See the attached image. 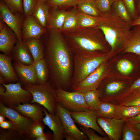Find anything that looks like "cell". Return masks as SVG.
Instances as JSON below:
<instances>
[{"label": "cell", "mask_w": 140, "mask_h": 140, "mask_svg": "<svg viewBox=\"0 0 140 140\" xmlns=\"http://www.w3.org/2000/svg\"><path fill=\"white\" fill-rule=\"evenodd\" d=\"M51 31L44 58L54 84L63 89L71 84L74 53L62 33Z\"/></svg>", "instance_id": "1"}, {"label": "cell", "mask_w": 140, "mask_h": 140, "mask_svg": "<svg viewBox=\"0 0 140 140\" xmlns=\"http://www.w3.org/2000/svg\"><path fill=\"white\" fill-rule=\"evenodd\" d=\"M74 54L82 52H100L106 50V40L98 27L79 28L62 33Z\"/></svg>", "instance_id": "2"}, {"label": "cell", "mask_w": 140, "mask_h": 140, "mask_svg": "<svg viewBox=\"0 0 140 140\" xmlns=\"http://www.w3.org/2000/svg\"><path fill=\"white\" fill-rule=\"evenodd\" d=\"M130 23L120 18L111 10L102 13L98 27L102 31L111 51L122 45L124 48L132 28Z\"/></svg>", "instance_id": "3"}, {"label": "cell", "mask_w": 140, "mask_h": 140, "mask_svg": "<svg viewBox=\"0 0 140 140\" xmlns=\"http://www.w3.org/2000/svg\"><path fill=\"white\" fill-rule=\"evenodd\" d=\"M100 52H82L74 54L73 70L71 85L74 90L78 85L105 60Z\"/></svg>", "instance_id": "4"}, {"label": "cell", "mask_w": 140, "mask_h": 140, "mask_svg": "<svg viewBox=\"0 0 140 140\" xmlns=\"http://www.w3.org/2000/svg\"><path fill=\"white\" fill-rule=\"evenodd\" d=\"M25 89L31 94L32 103H36L43 106L50 113L56 114L57 102L55 89L47 81L38 85H25Z\"/></svg>", "instance_id": "5"}, {"label": "cell", "mask_w": 140, "mask_h": 140, "mask_svg": "<svg viewBox=\"0 0 140 140\" xmlns=\"http://www.w3.org/2000/svg\"><path fill=\"white\" fill-rule=\"evenodd\" d=\"M2 85L6 90L0 93V102L8 107L13 108L19 104L29 103L32 99L31 93L23 88L19 82Z\"/></svg>", "instance_id": "6"}, {"label": "cell", "mask_w": 140, "mask_h": 140, "mask_svg": "<svg viewBox=\"0 0 140 140\" xmlns=\"http://www.w3.org/2000/svg\"><path fill=\"white\" fill-rule=\"evenodd\" d=\"M55 90L56 102L64 108L71 112L92 111L86 102L83 93L69 92L60 88Z\"/></svg>", "instance_id": "7"}, {"label": "cell", "mask_w": 140, "mask_h": 140, "mask_svg": "<svg viewBox=\"0 0 140 140\" xmlns=\"http://www.w3.org/2000/svg\"><path fill=\"white\" fill-rule=\"evenodd\" d=\"M56 114L59 117L64 127L66 133L75 140L87 139V136L78 129L75 123L70 112L57 103Z\"/></svg>", "instance_id": "8"}, {"label": "cell", "mask_w": 140, "mask_h": 140, "mask_svg": "<svg viewBox=\"0 0 140 140\" xmlns=\"http://www.w3.org/2000/svg\"><path fill=\"white\" fill-rule=\"evenodd\" d=\"M0 114L7 118L14 124L17 130L23 134H27L33 122L13 108L0 103Z\"/></svg>", "instance_id": "9"}, {"label": "cell", "mask_w": 140, "mask_h": 140, "mask_svg": "<svg viewBox=\"0 0 140 140\" xmlns=\"http://www.w3.org/2000/svg\"><path fill=\"white\" fill-rule=\"evenodd\" d=\"M125 119L97 117V122L110 140H121Z\"/></svg>", "instance_id": "10"}, {"label": "cell", "mask_w": 140, "mask_h": 140, "mask_svg": "<svg viewBox=\"0 0 140 140\" xmlns=\"http://www.w3.org/2000/svg\"><path fill=\"white\" fill-rule=\"evenodd\" d=\"M0 13L1 19L13 31L18 39L22 41V23L19 13H13L2 0L0 2Z\"/></svg>", "instance_id": "11"}, {"label": "cell", "mask_w": 140, "mask_h": 140, "mask_svg": "<svg viewBox=\"0 0 140 140\" xmlns=\"http://www.w3.org/2000/svg\"><path fill=\"white\" fill-rule=\"evenodd\" d=\"M70 112L75 122L79 125L83 127L92 129L102 136H107L97 123L96 111Z\"/></svg>", "instance_id": "12"}, {"label": "cell", "mask_w": 140, "mask_h": 140, "mask_svg": "<svg viewBox=\"0 0 140 140\" xmlns=\"http://www.w3.org/2000/svg\"><path fill=\"white\" fill-rule=\"evenodd\" d=\"M127 84L123 82L112 81L105 85L102 90H98L101 101L114 104L123 93Z\"/></svg>", "instance_id": "13"}, {"label": "cell", "mask_w": 140, "mask_h": 140, "mask_svg": "<svg viewBox=\"0 0 140 140\" xmlns=\"http://www.w3.org/2000/svg\"><path fill=\"white\" fill-rule=\"evenodd\" d=\"M105 68L104 62L81 81L74 91L83 93L97 89L103 78Z\"/></svg>", "instance_id": "14"}, {"label": "cell", "mask_w": 140, "mask_h": 140, "mask_svg": "<svg viewBox=\"0 0 140 140\" xmlns=\"http://www.w3.org/2000/svg\"><path fill=\"white\" fill-rule=\"evenodd\" d=\"M18 38L13 31L1 19L0 22V51L10 57Z\"/></svg>", "instance_id": "15"}, {"label": "cell", "mask_w": 140, "mask_h": 140, "mask_svg": "<svg viewBox=\"0 0 140 140\" xmlns=\"http://www.w3.org/2000/svg\"><path fill=\"white\" fill-rule=\"evenodd\" d=\"M46 30L32 16H27L22 23V39L24 41L29 38H39Z\"/></svg>", "instance_id": "16"}, {"label": "cell", "mask_w": 140, "mask_h": 140, "mask_svg": "<svg viewBox=\"0 0 140 140\" xmlns=\"http://www.w3.org/2000/svg\"><path fill=\"white\" fill-rule=\"evenodd\" d=\"M45 116L42 121L53 132V140H62L66 132L59 117L56 114L49 113L45 108H43Z\"/></svg>", "instance_id": "17"}, {"label": "cell", "mask_w": 140, "mask_h": 140, "mask_svg": "<svg viewBox=\"0 0 140 140\" xmlns=\"http://www.w3.org/2000/svg\"><path fill=\"white\" fill-rule=\"evenodd\" d=\"M13 66L18 77L25 85L38 83L36 71L32 65H25L16 61Z\"/></svg>", "instance_id": "18"}, {"label": "cell", "mask_w": 140, "mask_h": 140, "mask_svg": "<svg viewBox=\"0 0 140 140\" xmlns=\"http://www.w3.org/2000/svg\"><path fill=\"white\" fill-rule=\"evenodd\" d=\"M13 109L24 116L30 119L33 122H41L44 113L43 107L36 104L26 103L19 104Z\"/></svg>", "instance_id": "19"}, {"label": "cell", "mask_w": 140, "mask_h": 140, "mask_svg": "<svg viewBox=\"0 0 140 140\" xmlns=\"http://www.w3.org/2000/svg\"><path fill=\"white\" fill-rule=\"evenodd\" d=\"M15 44L13 50L15 61L25 65H32L33 62L32 57L24 41L18 39Z\"/></svg>", "instance_id": "20"}, {"label": "cell", "mask_w": 140, "mask_h": 140, "mask_svg": "<svg viewBox=\"0 0 140 140\" xmlns=\"http://www.w3.org/2000/svg\"><path fill=\"white\" fill-rule=\"evenodd\" d=\"M133 27L124 46V52L140 55V25Z\"/></svg>", "instance_id": "21"}, {"label": "cell", "mask_w": 140, "mask_h": 140, "mask_svg": "<svg viewBox=\"0 0 140 140\" xmlns=\"http://www.w3.org/2000/svg\"><path fill=\"white\" fill-rule=\"evenodd\" d=\"M12 65L10 57L5 54H0V72L5 80L10 82H16L18 77Z\"/></svg>", "instance_id": "22"}, {"label": "cell", "mask_w": 140, "mask_h": 140, "mask_svg": "<svg viewBox=\"0 0 140 140\" xmlns=\"http://www.w3.org/2000/svg\"><path fill=\"white\" fill-rule=\"evenodd\" d=\"M50 15L47 25L51 30L60 31L61 29L68 11L64 9L54 8Z\"/></svg>", "instance_id": "23"}, {"label": "cell", "mask_w": 140, "mask_h": 140, "mask_svg": "<svg viewBox=\"0 0 140 140\" xmlns=\"http://www.w3.org/2000/svg\"><path fill=\"white\" fill-rule=\"evenodd\" d=\"M39 38H29L24 41L32 55L33 63L44 58L43 47Z\"/></svg>", "instance_id": "24"}, {"label": "cell", "mask_w": 140, "mask_h": 140, "mask_svg": "<svg viewBox=\"0 0 140 140\" xmlns=\"http://www.w3.org/2000/svg\"><path fill=\"white\" fill-rule=\"evenodd\" d=\"M49 6L45 3L38 2L32 15L43 27L47 25L50 12Z\"/></svg>", "instance_id": "25"}, {"label": "cell", "mask_w": 140, "mask_h": 140, "mask_svg": "<svg viewBox=\"0 0 140 140\" xmlns=\"http://www.w3.org/2000/svg\"><path fill=\"white\" fill-rule=\"evenodd\" d=\"M79 28L98 27L101 20V16L96 17L83 13L77 9Z\"/></svg>", "instance_id": "26"}, {"label": "cell", "mask_w": 140, "mask_h": 140, "mask_svg": "<svg viewBox=\"0 0 140 140\" xmlns=\"http://www.w3.org/2000/svg\"><path fill=\"white\" fill-rule=\"evenodd\" d=\"M76 8L81 12L92 16L99 17L102 14L97 7L95 0H80Z\"/></svg>", "instance_id": "27"}, {"label": "cell", "mask_w": 140, "mask_h": 140, "mask_svg": "<svg viewBox=\"0 0 140 140\" xmlns=\"http://www.w3.org/2000/svg\"><path fill=\"white\" fill-rule=\"evenodd\" d=\"M68 11L63 25L60 32L62 33L74 31L78 29L77 8Z\"/></svg>", "instance_id": "28"}, {"label": "cell", "mask_w": 140, "mask_h": 140, "mask_svg": "<svg viewBox=\"0 0 140 140\" xmlns=\"http://www.w3.org/2000/svg\"><path fill=\"white\" fill-rule=\"evenodd\" d=\"M117 107V106L115 104L101 101L96 111L97 117L106 118H114Z\"/></svg>", "instance_id": "29"}, {"label": "cell", "mask_w": 140, "mask_h": 140, "mask_svg": "<svg viewBox=\"0 0 140 140\" xmlns=\"http://www.w3.org/2000/svg\"><path fill=\"white\" fill-rule=\"evenodd\" d=\"M140 113V106H117L116 114L114 118L126 120Z\"/></svg>", "instance_id": "30"}, {"label": "cell", "mask_w": 140, "mask_h": 140, "mask_svg": "<svg viewBox=\"0 0 140 140\" xmlns=\"http://www.w3.org/2000/svg\"><path fill=\"white\" fill-rule=\"evenodd\" d=\"M36 71L38 83H44L47 82L49 74L47 66L44 58L33 63L32 64Z\"/></svg>", "instance_id": "31"}, {"label": "cell", "mask_w": 140, "mask_h": 140, "mask_svg": "<svg viewBox=\"0 0 140 140\" xmlns=\"http://www.w3.org/2000/svg\"><path fill=\"white\" fill-rule=\"evenodd\" d=\"M114 104L119 106H140V89L131 92Z\"/></svg>", "instance_id": "32"}, {"label": "cell", "mask_w": 140, "mask_h": 140, "mask_svg": "<svg viewBox=\"0 0 140 140\" xmlns=\"http://www.w3.org/2000/svg\"><path fill=\"white\" fill-rule=\"evenodd\" d=\"M83 93L86 102L91 110L96 111L101 102L100 94L97 90H90Z\"/></svg>", "instance_id": "33"}, {"label": "cell", "mask_w": 140, "mask_h": 140, "mask_svg": "<svg viewBox=\"0 0 140 140\" xmlns=\"http://www.w3.org/2000/svg\"><path fill=\"white\" fill-rule=\"evenodd\" d=\"M111 10L118 16L129 23L132 18L126 6L121 0H116L111 7Z\"/></svg>", "instance_id": "34"}, {"label": "cell", "mask_w": 140, "mask_h": 140, "mask_svg": "<svg viewBox=\"0 0 140 140\" xmlns=\"http://www.w3.org/2000/svg\"><path fill=\"white\" fill-rule=\"evenodd\" d=\"M122 139V140H140V135L134 129V125L130 124L126 120L123 126Z\"/></svg>", "instance_id": "35"}, {"label": "cell", "mask_w": 140, "mask_h": 140, "mask_svg": "<svg viewBox=\"0 0 140 140\" xmlns=\"http://www.w3.org/2000/svg\"><path fill=\"white\" fill-rule=\"evenodd\" d=\"M80 0H50L47 2L49 6L54 8L64 9L71 7L77 6Z\"/></svg>", "instance_id": "36"}, {"label": "cell", "mask_w": 140, "mask_h": 140, "mask_svg": "<svg viewBox=\"0 0 140 140\" xmlns=\"http://www.w3.org/2000/svg\"><path fill=\"white\" fill-rule=\"evenodd\" d=\"M41 122H33L27 132L29 137L34 140L43 135L44 126Z\"/></svg>", "instance_id": "37"}, {"label": "cell", "mask_w": 140, "mask_h": 140, "mask_svg": "<svg viewBox=\"0 0 140 140\" xmlns=\"http://www.w3.org/2000/svg\"><path fill=\"white\" fill-rule=\"evenodd\" d=\"M2 0L13 14L20 13L24 11L22 0Z\"/></svg>", "instance_id": "38"}, {"label": "cell", "mask_w": 140, "mask_h": 140, "mask_svg": "<svg viewBox=\"0 0 140 140\" xmlns=\"http://www.w3.org/2000/svg\"><path fill=\"white\" fill-rule=\"evenodd\" d=\"M117 67L121 73L125 75L130 73L134 68L132 63L129 60L125 59L120 60L117 63Z\"/></svg>", "instance_id": "39"}, {"label": "cell", "mask_w": 140, "mask_h": 140, "mask_svg": "<svg viewBox=\"0 0 140 140\" xmlns=\"http://www.w3.org/2000/svg\"><path fill=\"white\" fill-rule=\"evenodd\" d=\"M116 0H95L96 6L102 13L110 11L113 4Z\"/></svg>", "instance_id": "40"}, {"label": "cell", "mask_w": 140, "mask_h": 140, "mask_svg": "<svg viewBox=\"0 0 140 140\" xmlns=\"http://www.w3.org/2000/svg\"><path fill=\"white\" fill-rule=\"evenodd\" d=\"M23 11L26 16H32L38 0H22Z\"/></svg>", "instance_id": "41"}, {"label": "cell", "mask_w": 140, "mask_h": 140, "mask_svg": "<svg viewBox=\"0 0 140 140\" xmlns=\"http://www.w3.org/2000/svg\"><path fill=\"white\" fill-rule=\"evenodd\" d=\"M80 129L86 135L89 140H110L108 136H100L96 134L95 130L89 128L81 127Z\"/></svg>", "instance_id": "42"}, {"label": "cell", "mask_w": 140, "mask_h": 140, "mask_svg": "<svg viewBox=\"0 0 140 140\" xmlns=\"http://www.w3.org/2000/svg\"><path fill=\"white\" fill-rule=\"evenodd\" d=\"M1 133L0 140H10L16 139L18 136H22L24 135L15 129H6Z\"/></svg>", "instance_id": "43"}, {"label": "cell", "mask_w": 140, "mask_h": 140, "mask_svg": "<svg viewBox=\"0 0 140 140\" xmlns=\"http://www.w3.org/2000/svg\"><path fill=\"white\" fill-rule=\"evenodd\" d=\"M127 8L132 19H136V11L134 0H121Z\"/></svg>", "instance_id": "44"}, {"label": "cell", "mask_w": 140, "mask_h": 140, "mask_svg": "<svg viewBox=\"0 0 140 140\" xmlns=\"http://www.w3.org/2000/svg\"><path fill=\"white\" fill-rule=\"evenodd\" d=\"M139 89H140V78L135 81L131 85L118 101L124 97L131 92Z\"/></svg>", "instance_id": "45"}, {"label": "cell", "mask_w": 140, "mask_h": 140, "mask_svg": "<svg viewBox=\"0 0 140 140\" xmlns=\"http://www.w3.org/2000/svg\"><path fill=\"white\" fill-rule=\"evenodd\" d=\"M0 127L1 128L3 129L6 130L12 129L17 130L14 124L10 120H5L0 124Z\"/></svg>", "instance_id": "46"}, {"label": "cell", "mask_w": 140, "mask_h": 140, "mask_svg": "<svg viewBox=\"0 0 140 140\" xmlns=\"http://www.w3.org/2000/svg\"><path fill=\"white\" fill-rule=\"evenodd\" d=\"M126 120L130 124L133 125L140 123V113Z\"/></svg>", "instance_id": "47"}, {"label": "cell", "mask_w": 140, "mask_h": 140, "mask_svg": "<svg viewBox=\"0 0 140 140\" xmlns=\"http://www.w3.org/2000/svg\"><path fill=\"white\" fill-rule=\"evenodd\" d=\"M53 135L49 132L44 133V134L41 136L36 138L35 140H53Z\"/></svg>", "instance_id": "48"}, {"label": "cell", "mask_w": 140, "mask_h": 140, "mask_svg": "<svg viewBox=\"0 0 140 140\" xmlns=\"http://www.w3.org/2000/svg\"><path fill=\"white\" fill-rule=\"evenodd\" d=\"M132 26L140 25V15L130 23Z\"/></svg>", "instance_id": "49"}, {"label": "cell", "mask_w": 140, "mask_h": 140, "mask_svg": "<svg viewBox=\"0 0 140 140\" xmlns=\"http://www.w3.org/2000/svg\"><path fill=\"white\" fill-rule=\"evenodd\" d=\"M134 127L136 131L140 135V123L134 125Z\"/></svg>", "instance_id": "50"}, {"label": "cell", "mask_w": 140, "mask_h": 140, "mask_svg": "<svg viewBox=\"0 0 140 140\" xmlns=\"http://www.w3.org/2000/svg\"><path fill=\"white\" fill-rule=\"evenodd\" d=\"M64 138H65L67 140H75L71 136L66 133L64 135Z\"/></svg>", "instance_id": "51"}, {"label": "cell", "mask_w": 140, "mask_h": 140, "mask_svg": "<svg viewBox=\"0 0 140 140\" xmlns=\"http://www.w3.org/2000/svg\"><path fill=\"white\" fill-rule=\"evenodd\" d=\"M5 117L2 115L0 114V124L5 120Z\"/></svg>", "instance_id": "52"}, {"label": "cell", "mask_w": 140, "mask_h": 140, "mask_svg": "<svg viewBox=\"0 0 140 140\" xmlns=\"http://www.w3.org/2000/svg\"><path fill=\"white\" fill-rule=\"evenodd\" d=\"M138 12L140 13V0H139L138 5Z\"/></svg>", "instance_id": "53"}, {"label": "cell", "mask_w": 140, "mask_h": 140, "mask_svg": "<svg viewBox=\"0 0 140 140\" xmlns=\"http://www.w3.org/2000/svg\"><path fill=\"white\" fill-rule=\"evenodd\" d=\"M38 2L42 3H45L50 0H38Z\"/></svg>", "instance_id": "54"}, {"label": "cell", "mask_w": 140, "mask_h": 140, "mask_svg": "<svg viewBox=\"0 0 140 140\" xmlns=\"http://www.w3.org/2000/svg\"><path fill=\"white\" fill-rule=\"evenodd\" d=\"M136 0V1H137V0Z\"/></svg>", "instance_id": "55"}]
</instances>
